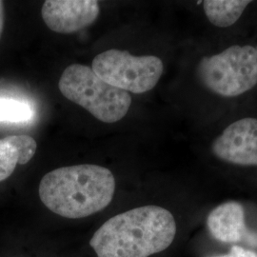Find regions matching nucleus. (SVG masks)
<instances>
[{"mask_svg":"<svg viewBox=\"0 0 257 257\" xmlns=\"http://www.w3.org/2000/svg\"><path fill=\"white\" fill-rule=\"evenodd\" d=\"M4 28V3L3 1H0V37L3 33Z\"/></svg>","mask_w":257,"mask_h":257,"instance_id":"ddd939ff","label":"nucleus"},{"mask_svg":"<svg viewBox=\"0 0 257 257\" xmlns=\"http://www.w3.org/2000/svg\"><path fill=\"white\" fill-rule=\"evenodd\" d=\"M37 148V141L30 136L0 139V182L9 178L19 164H27L36 155Z\"/></svg>","mask_w":257,"mask_h":257,"instance_id":"1a4fd4ad","label":"nucleus"},{"mask_svg":"<svg viewBox=\"0 0 257 257\" xmlns=\"http://www.w3.org/2000/svg\"><path fill=\"white\" fill-rule=\"evenodd\" d=\"M58 88L67 99L83 107L105 123H115L128 113L130 93L110 86L99 78L92 68L72 64L65 69Z\"/></svg>","mask_w":257,"mask_h":257,"instance_id":"7ed1b4c3","label":"nucleus"},{"mask_svg":"<svg viewBox=\"0 0 257 257\" xmlns=\"http://www.w3.org/2000/svg\"><path fill=\"white\" fill-rule=\"evenodd\" d=\"M217 257H257V252L250 249L241 248L239 246H234L231 248L228 255Z\"/></svg>","mask_w":257,"mask_h":257,"instance_id":"f8f14e48","label":"nucleus"},{"mask_svg":"<svg viewBox=\"0 0 257 257\" xmlns=\"http://www.w3.org/2000/svg\"><path fill=\"white\" fill-rule=\"evenodd\" d=\"M99 13V2L95 0H47L41 9L47 27L63 35L89 27Z\"/></svg>","mask_w":257,"mask_h":257,"instance_id":"0eeeda50","label":"nucleus"},{"mask_svg":"<svg viewBox=\"0 0 257 257\" xmlns=\"http://www.w3.org/2000/svg\"><path fill=\"white\" fill-rule=\"evenodd\" d=\"M207 226L211 235L224 243H233L241 240L257 246V235L248 231L245 225V211L236 201L223 203L210 212Z\"/></svg>","mask_w":257,"mask_h":257,"instance_id":"6e6552de","label":"nucleus"},{"mask_svg":"<svg viewBox=\"0 0 257 257\" xmlns=\"http://www.w3.org/2000/svg\"><path fill=\"white\" fill-rule=\"evenodd\" d=\"M115 179L109 169L93 164L68 166L43 176L39 197L47 208L65 218L90 216L110 205Z\"/></svg>","mask_w":257,"mask_h":257,"instance_id":"f03ea898","label":"nucleus"},{"mask_svg":"<svg viewBox=\"0 0 257 257\" xmlns=\"http://www.w3.org/2000/svg\"><path fill=\"white\" fill-rule=\"evenodd\" d=\"M255 49H256V54H257V48H255Z\"/></svg>","mask_w":257,"mask_h":257,"instance_id":"4468645a","label":"nucleus"},{"mask_svg":"<svg viewBox=\"0 0 257 257\" xmlns=\"http://www.w3.org/2000/svg\"><path fill=\"white\" fill-rule=\"evenodd\" d=\"M92 69L110 86L140 94L156 87L164 72V64L155 55L136 56L127 51L112 49L96 55Z\"/></svg>","mask_w":257,"mask_h":257,"instance_id":"39448f33","label":"nucleus"},{"mask_svg":"<svg viewBox=\"0 0 257 257\" xmlns=\"http://www.w3.org/2000/svg\"><path fill=\"white\" fill-rule=\"evenodd\" d=\"M250 3L248 0H206L203 2V9L212 25L227 28L240 19Z\"/></svg>","mask_w":257,"mask_h":257,"instance_id":"9d476101","label":"nucleus"},{"mask_svg":"<svg viewBox=\"0 0 257 257\" xmlns=\"http://www.w3.org/2000/svg\"><path fill=\"white\" fill-rule=\"evenodd\" d=\"M196 74L203 86L217 95H242L257 84L256 49L233 45L220 54L204 56L197 64Z\"/></svg>","mask_w":257,"mask_h":257,"instance_id":"20e7f679","label":"nucleus"},{"mask_svg":"<svg viewBox=\"0 0 257 257\" xmlns=\"http://www.w3.org/2000/svg\"><path fill=\"white\" fill-rule=\"evenodd\" d=\"M218 159L233 165L257 167V118L234 121L211 143Z\"/></svg>","mask_w":257,"mask_h":257,"instance_id":"423d86ee","label":"nucleus"},{"mask_svg":"<svg viewBox=\"0 0 257 257\" xmlns=\"http://www.w3.org/2000/svg\"><path fill=\"white\" fill-rule=\"evenodd\" d=\"M34 116V110L27 102L0 97V121L27 122Z\"/></svg>","mask_w":257,"mask_h":257,"instance_id":"9b49d317","label":"nucleus"},{"mask_svg":"<svg viewBox=\"0 0 257 257\" xmlns=\"http://www.w3.org/2000/svg\"><path fill=\"white\" fill-rule=\"evenodd\" d=\"M175 234L174 215L162 207L149 205L106 221L90 245L98 257H149L169 248Z\"/></svg>","mask_w":257,"mask_h":257,"instance_id":"f257e3e1","label":"nucleus"}]
</instances>
